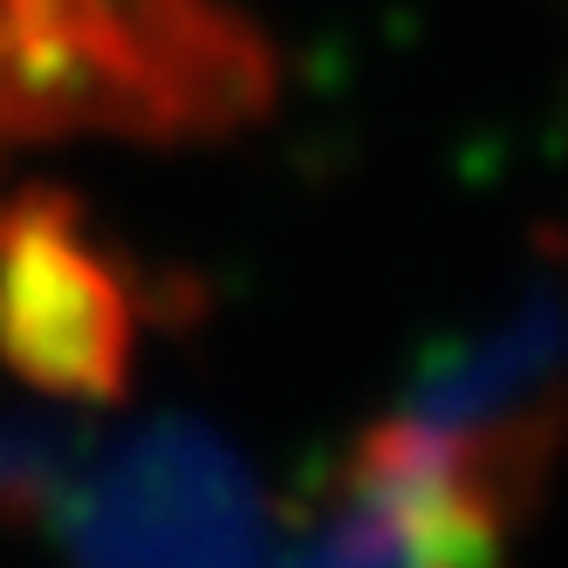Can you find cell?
<instances>
[{
    "instance_id": "6da1fadb",
    "label": "cell",
    "mask_w": 568,
    "mask_h": 568,
    "mask_svg": "<svg viewBox=\"0 0 568 568\" xmlns=\"http://www.w3.org/2000/svg\"><path fill=\"white\" fill-rule=\"evenodd\" d=\"M274 83L267 34L226 0H0V144L226 138Z\"/></svg>"
},
{
    "instance_id": "7a4b0ae2",
    "label": "cell",
    "mask_w": 568,
    "mask_h": 568,
    "mask_svg": "<svg viewBox=\"0 0 568 568\" xmlns=\"http://www.w3.org/2000/svg\"><path fill=\"white\" fill-rule=\"evenodd\" d=\"M34 479L83 568H412L397 527L349 486L322 527L274 535L254 479L192 425H151L75 473H49L42 453Z\"/></svg>"
},
{
    "instance_id": "3957f363",
    "label": "cell",
    "mask_w": 568,
    "mask_h": 568,
    "mask_svg": "<svg viewBox=\"0 0 568 568\" xmlns=\"http://www.w3.org/2000/svg\"><path fill=\"white\" fill-rule=\"evenodd\" d=\"M507 535L568 453V233H535L507 308L438 343L390 412Z\"/></svg>"
},
{
    "instance_id": "277c9868",
    "label": "cell",
    "mask_w": 568,
    "mask_h": 568,
    "mask_svg": "<svg viewBox=\"0 0 568 568\" xmlns=\"http://www.w3.org/2000/svg\"><path fill=\"white\" fill-rule=\"evenodd\" d=\"M138 302L116 254L62 185L0 199V363L69 404H110L131 384Z\"/></svg>"
}]
</instances>
